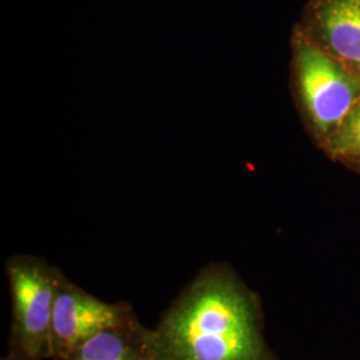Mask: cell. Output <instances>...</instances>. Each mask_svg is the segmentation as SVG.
I'll return each instance as SVG.
<instances>
[{"label":"cell","instance_id":"1","mask_svg":"<svg viewBox=\"0 0 360 360\" xmlns=\"http://www.w3.org/2000/svg\"><path fill=\"white\" fill-rule=\"evenodd\" d=\"M150 360H282L266 339L263 304L229 264L211 263L148 336Z\"/></svg>","mask_w":360,"mask_h":360},{"label":"cell","instance_id":"2","mask_svg":"<svg viewBox=\"0 0 360 360\" xmlns=\"http://www.w3.org/2000/svg\"><path fill=\"white\" fill-rule=\"evenodd\" d=\"M291 52V89L296 108L311 139L322 150L359 101L360 80L295 26Z\"/></svg>","mask_w":360,"mask_h":360},{"label":"cell","instance_id":"3","mask_svg":"<svg viewBox=\"0 0 360 360\" xmlns=\"http://www.w3.org/2000/svg\"><path fill=\"white\" fill-rule=\"evenodd\" d=\"M13 321L8 360H50L52 316L63 271L43 257L18 254L6 262Z\"/></svg>","mask_w":360,"mask_h":360},{"label":"cell","instance_id":"4","mask_svg":"<svg viewBox=\"0 0 360 360\" xmlns=\"http://www.w3.org/2000/svg\"><path fill=\"white\" fill-rule=\"evenodd\" d=\"M135 318L134 307L127 302H104L65 276L53 309L50 360H67L94 335Z\"/></svg>","mask_w":360,"mask_h":360},{"label":"cell","instance_id":"5","mask_svg":"<svg viewBox=\"0 0 360 360\" xmlns=\"http://www.w3.org/2000/svg\"><path fill=\"white\" fill-rule=\"evenodd\" d=\"M295 27L360 80V0H307Z\"/></svg>","mask_w":360,"mask_h":360},{"label":"cell","instance_id":"6","mask_svg":"<svg viewBox=\"0 0 360 360\" xmlns=\"http://www.w3.org/2000/svg\"><path fill=\"white\" fill-rule=\"evenodd\" d=\"M150 328L138 318L94 335L67 360H150Z\"/></svg>","mask_w":360,"mask_h":360},{"label":"cell","instance_id":"7","mask_svg":"<svg viewBox=\"0 0 360 360\" xmlns=\"http://www.w3.org/2000/svg\"><path fill=\"white\" fill-rule=\"evenodd\" d=\"M331 160L360 175V99L322 148Z\"/></svg>","mask_w":360,"mask_h":360},{"label":"cell","instance_id":"8","mask_svg":"<svg viewBox=\"0 0 360 360\" xmlns=\"http://www.w3.org/2000/svg\"><path fill=\"white\" fill-rule=\"evenodd\" d=\"M1 360H8V359H7V358H6V356H4V358H3V359H1Z\"/></svg>","mask_w":360,"mask_h":360}]
</instances>
